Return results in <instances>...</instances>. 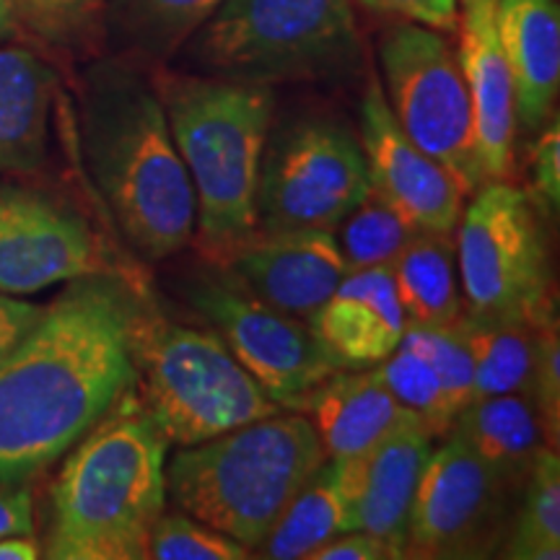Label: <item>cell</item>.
<instances>
[{
    "label": "cell",
    "mask_w": 560,
    "mask_h": 560,
    "mask_svg": "<svg viewBox=\"0 0 560 560\" xmlns=\"http://www.w3.org/2000/svg\"><path fill=\"white\" fill-rule=\"evenodd\" d=\"M138 314L122 280L75 278L0 361V486L50 467L136 384Z\"/></svg>",
    "instance_id": "6da1fadb"
},
{
    "label": "cell",
    "mask_w": 560,
    "mask_h": 560,
    "mask_svg": "<svg viewBox=\"0 0 560 560\" xmlns=\"http://www.w3.org/2000/svg\"><path fill=\"white\" fill-rule=\"evenodd\" d=\"M81 151L132 249L159 262L192 244L198 202L153 75L128 60L89 70Z\"/></svg>",
    "instance_id": "7a4b0ae2"
},
{
    "label": "cell",
    "mask_w": 560,
    "mask_h": 560,
    "mask_svg": "<svg viewBox=\"0 0 560 560\" xmlns=\"http://www.w3.org/2000/svg\"><path fill=\"white\" fill-rule=\"evenodd\" d=\"M153 86L198 202L192 242L223 268L257 234V185L276 89L195 70H153Z\"/></svg>",
    "instance_id": "3957f363"
},
{
    "label": "cell",
    "mask_w": 560,
    "mask_h": 560,
    "mask_svg": "<svg viewBox=\"0 0 560 560\" xmlns=\"http://www.w3.org/2000/svg\"><path fill=\"white\" fill-rule=\"evenodd\" d=\"M166 450L170 441L143 405L100 420L55 480L45 556L149 558L151 532L166 506Z\"/></svg>",
    "instance_id": "277c9868"
},
{
    "label": "cell",
    "mask_w": 560,
    "mask_h": 560,
    "mask_svg": "<svg viewBox=\"0 0 560 560\" xmlns=\"http://www.w3.org/2000/svg\"><path fill=\"white\" fill-rule=\"evenodd\" d=\"M325 459V446L310 418L276 412L182 446L166 462V499L244 548L257 550Z\"/></svg>",
    "instance_id": "5b68a950"
},
{
    "label": "cell",
    "mask_w": 560,
    "mask_h": 560,
    "mask_svg": "<svg viewBox=\"0 0 560 560\" xmlns=\"http://www.w3.org/2000/svg\"><path fill=\"white\" fill-rule=\"evenodd\" d=\"M195 73L262 83H340L361 73L353 0H223L182 45Z\"/></svg>",
    "instance_id": "8992f818"
},
{
    "label": "cell",
    "mask_w": 560,
    "mask_h": 560,
    "mask_svg": "<svg viewBox=\"0 0 560 560\" xmlns=\"http://www.w3.org/2000/svg\"><path fill=\"white\" fill-rule=\"evenodd\" d=\"M132 361L140 402L170 444H200L283 410L215 332L140 310Z\"/></svg>",
    "instance_id": "52a82bcc"
},
{
    "label": "cell",
    "mask_w": 560,
    "mask_h": 560,
    "mask_svg": "<svg viewBox=\"0 0 560 560\" xmlns=\"http://www.w3.org/2000/svg\"><path fill=\"white\" fill-rule=\"evenodd\" d=\"M457 221L462 306L478 322L550 319V260L535 202L509 182H486Z\"/></svg>",
    "instance_id": "ba28073f"
},
{
    "label": "cell",
    "mask_w": 560,
    "mask_h": 560,
    "mask_svg": "<svg viewBox=\"0 0 560 560\" xmlns=\"http://www.w3.org/2000/svg\"><path fill=\"white\" fill-rule=\"evenodd\" d=\"M382 91L392 115L420 151L450 170L467 195L482 185L472 104L457 47L444 32L395 21L380 37Z\"/></svg>",
    "instance_id": "9c48e42d"
},
{
    "label": "cell",
    "mask_w": 560,
    "mask_h": 560,
    "mask_svg": "<svg viewBox=\"0 0 560 560\" xmlns=\"http://www.w3.org/2000/svg\"><path fill=\"white\" fill-rule=\"evenodd\" d=\"M371 190L361 140L332 117L270 130L257 185V231L335 229Z\"/></svg>",
    "instance_id": "30bf717a"
},
{
    "label": "cell",
    "mask_w": 560,
    "mask_h": 560,
    "mask_svg": "<svg viewBox=\"0 0 560 560\" xmlns=\"http://www.w3.org/2000/svg\"><path fill=\"white\" fill-rule=\"evenodd\" d=\"M187 299L280 408H299L314 387L340 371L304 319L252 296L226 270L192 278Z\"/></svg>",
    "instance_id": "8fae6325"
},
{
    "label": "cell",
    "mask_w": 560,
    "mask_h": 560,
    "mask_svg": "<svg viewBox=\"0 0 560 560\" xmlns=\"http://www.w3.org/2000/svg\"><path fill=\"white\" fill-rule=\"evenodd\" d=\"M511 488L459 436L433 450L412 501L405 558H480L499 542Z\"/></svg>",
    "instance_id": "7c38bea8"
},
{
    "label": "cell",
    "mask_w": 560,
    "mask_h": 560,
    "mask_svg": "<svg viewBox=\"0 0 560 560\" xmlns=\"http://www.w3.org/2000/svg\"><path fill=\"white\" fill-rule=\"evenodd\" d=\"M104 272L96 236L58 200L0 192V293L30 296Z\"/></svg>",
    "instance_id": "4fadbf2b"
},
{
    "label": "cell",
    "mask_w": 560,
    "mask_h": 560,
    "mask_svg": "<svg viewBox=\"0 0 560 560\" xmlns=\"http://www.w3.org/2000/svg\"><path fill=\"white\" fill-rule=\"evenodd\" d=\"M361 149L371 190L418 231L452 234L465 208V187L405 136L376 79H369L361 100Z\"/></svg>",
    "instance_id": "5bb4252c"
},
{
    "label": "cell",
    "mask_w": 560,
    "mask_h": 560,
    "mask_svg": "<svg viewBox=\"0 0 560 560\" xmlns=\"http://www.w3.org/2000/svg\"><path fill=\"white\" fill-rule=\"evenodd\" d=\"M221 270L252 296L304 322L350 272L335 229L257 231Z\"/></svg>",
    "instance_id": "9a60e30c"
},
{
    "label": "cell",
    "mask_w": 560,
    "mask_h": 560,
    "mask_svg": "<svg viewBox=\"0 0 560 560\" xmlns=\"http://www.w3.org/2000/svg\"><path fill=\"white\" fill-rule=\"evenodd\" d=\"M499 0H459L457 58L472 104L475 151L482 185L506 182L514 172V83L503 55L499 26Z\"/></svg>",
    "instance_id": "2e32d148"
},
{
    "label": "cell",
    "mask_w": 560,
    "mask_h": 560,
    "mask_svg": "<svg viewBox=\"0 0 560 560\" xmlns=\"http://www.w3.org/2000/svg\"><path fill=\"white\" fill-rule=\"evenodd\" d=\"M306 325L340 369L382 363L408 325L389 265L348 272Z\"/></svg>",
    "instance_id": "e0dca14e"
},
{
    "label": "cell",
    "mask_w": 560,
    "mask_h": 560,
    "mask_svg": "<svg viewBox=\"0 0 560 560\" xmlns=\"http://www.w3.org/2000/svg\"><path fill=\"white\" fill-rule=\"evenodd\" d=\"M299 408L306 410L325 454L335 459L366 457L402 425L423 423L384 389L374 369L335 371L304 397Z\"/></svg>",
    "instance_id": "ac0fdd59"
},
{
    "label": "cell",
    "mask_w": 560,
    "mask_h": 560,
    "mask_svg": "<svg viewBox=\"0 0 560 560\" xmlns=\"http://www.w3.org/2000/svg\"><path fill=\"white\" fill-rule=\"evenodd\" d=\"M495 26L514 83L516 125L550 122L560 89V11L556 0H499Z\"/></svg>",
    "instance_id": "d6986e66"
},
{
    "label": "cell",
    "mask_w": 560,
    "mask_h": 560,
    "mask_svg": "<svg viewBox=\"0 0 560 560\" xmlns=\"http://www.w3.org/2000/svg\"><path fill=\"white\" fill-rule=\"evenodd\" d=\"M366 457H327L301 486L257 556L268 560H310L314 550L342 532L359 529V495Z\"/></svg>",
    "instance_id": "ffe728a7"
},
{
    "label": "cell",
    "mask_w": 560,
    "mask_h": 560,
    "mask_svg": "<svg viewBox=\"0 0 560 560\" xmlns=\"http://www.w3.org/2000/svg\"><path fill=\"white\" fill-rule=\"evenodd\" d=\"M433 433L423 423L402 425L366 454L359 495V529L380 537L397 558H405V540L416 490L433 452Z\"/></svg>",
    "instance_id": "44dd1931"
},
{
    "label": "cell",
    "mask_w": 560,
    "mask_h": 560,
    "mask_svg": "<svg viewBox=\"0 0 560 560\" xmlns=\"http://www.w3.org/2000/svg\"><path fill=\"white\" fill-rule=\"evenodd\" d=\"M58 73L24 47L0 50V172L30 174L47 159Z\"/></svg>",
    "instance_id": "7402d4cb"
},
{
    "label": "cell",
    "mask_w": 560,
    "mask_h": 560,
    "mask_svg": "<svg viewBox=\"0 0 560 560\" xmlns=\"http://www.w3.org/2000/svg\"><path fill=\"white\" fill-rule=\"evenodd\" d=\"M452 433L465 441L511 488L527 482L532 465L550 450L548 433L527 395H493L472 400L454 418Z\"/></svg>",
    "instance_id": "603a6c76"
},
{
    "label": "cell",
    "mask_w": 560,
    "mask_h": 560,
    "mask_svg": "<svg viewBox=\"0 0 560 560\" xmlns=\"http://www.w3.org/2000/svg\"><path fill=\"white\" fill-rule=\"evenodd\" d=\"M389 270L408 322L452 325L465 314L452 234L418 231Z\"/></svg>",
    "instance_id": "cb8c5ba5"
},
{
    "label": "cell",
    "mask_w": 560,
    "mask_h": 560,
    "mask_svg": "<svg viewBox=\"0 0 560 560\" xmlns=\"http://www.w3.org/2000/svg\"><path fill=\"white\" fill-rule=\"evenodd\" d=\"M223 0H112L109 24L136 58L166 62Z\"/></svg>",
    "instance_id": "d4e9b609"
},
{
    "label": "cell",
    "mask_w": 560,
    "mask_h": 560,
    "mask_svg": "<svg viewBox=\"0 0 560 560\" xmlns=\"http://www.w3.org/2000/svg\"><path fill=\"white\" fill-rule=\"evenodd\" d=\"M542 325L462 317L472 350L475 400L493 395H527L535 369L537 332Z\"/></svg>",
    "instance_id": "484cf974"
},
{
    "label": "cell",
    "mask_w": 560,
    "mask_h": 560,
    "mask_svg": "<svg viewBox=\"0 0 560 560\" xmlns=\"http://www.w3.org/2000/svg\"><path fill=\"white\" fill-rule=\"evenodd\" d=\"M503 556L514 560L560 558V462L556 450H542L532 465Z\"/></svg>",
    "instance_id": "4316f807"
},
{
    "label": "cell",
    "mask_w": 560,
    "mask_h": 560,
    "mask_svg": "<svg viewBox=\"0 0 560 560\" xmlns=\"http://www.w3.org/2000/svg\"><path fill=\"white\" fill-rule=\"evenodd\" d=\"M416 234L418 229L374 190L335 226V240L350 272L392 265Z\"/></svg>",
    "instance_id": "83f0119b"
},
{
    "label": "cell",
    "mask_w": 560,
    "mask_h": 560,
    "mask_svg": "<svg viewBox=\"0 0 560 560\" xmlns=\"http://www.w3.org/2000/svg\"><path fill=\"white\" fill-rule=\"evenodd\" d=\"M400 346L418 353L420 359L436 371L441 387H444L457 416L475 400L472 350L470 342H467L465 327H462V317L452 322V325H418V322H408Z\"/></svg>",
    "instance_id": "f1b7e54d"
},
{
    "label": "cell",
    "mask_w": 560,
    "mask_h": 560,
    "mask_svg": "<svg viewBox=\"0 0 560 560\" xmlns=\"http://www.w3.org/2000/svg\"><path fill=\"white\" fill-rule=\"evenodd\" d=\"M374 374L402 408L416 412L429 425L433 436H441V433L452 429L457 412H454L450 397L441 387L436 371L420 359L418 353L397 346L387 359L376 363Z\"/></svg>",
    "instance_id": "f546056e"
},
{
    "label": "cell",
    "mask_w": 560,
    "mask_h": 560,
    "mask_svg": "<svg viewBox=\"0 0 560 560\" xmlns=\"http://www.w3.org/2000/svg\"><path fill=\"white\" fill-rule=\"evenodd\" d=\"M153 560H247L249 548L190 514H161L149 540Z\"/></svg>",
    "instance_id": "4dcf8cb0"
},
{
    "label": "cell",
    "mask_w": 560,
    "mask_h": 560,
    "mask_svg": "<svg viewBox=\"0 0 560 560\" xmlns=\"http://www.w3.org/2000/svg\"><path fill=\"white\" fill-rule=\"evenodd\" d=\"M19 21L47 45L73 50L100 30L107 0H11Z\"/></svg>",
    "instance_id": "1f68e13d"
},
{
    "label": "cell",
    "mask_w": 560,
    "mask_h": 560,
    "mask_svg": "<svg viewBox=\"0 0 560 560\" xmlns=\"http://www.w3.org/2000/svg\"><path fill=\"white\" fill-rule=\"evenodd\" d=\"M527 397L540 412L550 446H556L560 423V346L556 317L545 322L540 332H537L535 369H532Z\"/></svg>",
    "instance_id": "d6a6232c"
},
{
    "label": "cell",
    "mask_w": 560,
    "mask_h": 560,
    "mask_svg": "<svg viewBox=\"0 0 560 560\" xmlns=\"http://www.w3.org/2000/svg\"><path fill=\"white\" fill-rule=\"evenodd\" d=\"M355 3L376 16L412 21L444 34L457 30L459 0H355Z\"/></svg>",
    "instance_id": "836d02e7"
},
{
    "label": "cell",
    "mask_w": 560,
    "mask_h": 560,
    "mask_svg": "<svg viewBox=\"0 0 560 560\" xmlns=\"http://www.w3.org/2000/svg\"><path fill=\"white\" fill-rule=\"evenodd\" d=\"M532 164H535V187L542 195L545 206L556 213L560 206V128L552 117L545 125L535 149H532Z\"/></svg>",
    "instance_id": "e575fe53"
},
{
    "label": "cell",
    "mask_w": 560,
    "mask_h": 560,
    "mask_svg": "<svg viewBox=\"0 0 560 560\" xmlns=\"http://www.w3.org/2000/svg\"><path fill=\"white\" fill-rule=\"evenodd\" d=\"M310 560H395V552L380 537L363 529H350L314 550Z\"/></svg>",
    "instance_id": "d590c367"
},
{
    "label": "cell",
    "mask_w": 560,
    "mask_h": 560,
    "mask_svg": "<svg viewBox=\"0 0 560 560\" xmlns=\"http://www.w3.org/2000/svg\"><path fill=\"white\" fill-rule=\"evenodd\" d=\"M45 306L16 301L11 296H0V361L26 338V332L37 325Z\"/></svg>",
    "instance_id": "8d00e7d4"
},
{
    "label": "cell",
    "mask_w": 560,
    "mask_h": 560,
    "mask_svg": "<svg viewBox=\"0 0 560 560\" xmlns=\"http://www.w3.org/2000/svg\"><path fill=\"white\" fill-rule=\"evenodd\" d=\"M34 532V501L21 482L0 486V537L32 535Z\"/></svg>",
    "instance_id": "74e56055"
},
{
    "label": "cell",
    "mask_w": 560,
    "mask_h": 560,
    "mask_svg": "<svg viewBox=\"0 0 560 560\" xmlns=\"http://www.w3.org/2000/svg\"><path fill=\"white\" fill-rule=\"evenodd\" d=\"M39 556L42 548L32 535L0 537V560H37Z\"/></svg>",
    "instance_id": "f35d334b"
},
{
    "label": "cell",
    "mask_w": 560,
    "mask_h": 560,
    "mask_svg": "<svg viewBox=\"0 0 560 560\" xmlns=\"http://www.w3.org/2000/svg\"><path fill=\"white\" fill-rule=\"evenodd\" d=\"M16 26H19V16L16 11H13V3L11 0H0V45L9 42L13 34H16Z\"/></svg>",
    "instance_id": "ab89813d"
}]
</instances>
